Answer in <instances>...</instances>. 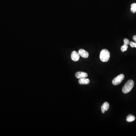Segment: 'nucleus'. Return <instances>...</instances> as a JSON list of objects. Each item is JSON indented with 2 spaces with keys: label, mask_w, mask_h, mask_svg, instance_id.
Listing matches in <instances>:
<instances>
[{
  "label": "nucleus",
  "mask_w": 136,
  "mask_h": 136,
  "mask_svg": "<svg viewBox=\"0 0 136 136\" xmlns=\"http://www.w3.org/2000/svg\"><path fill=\"white\" fill-rule=\"evenodd\" d=\"M100 59L102 62H107L109 61L110 57V53L107 49H103L100 52Z\"/></svg>",
  "instance_id": "obj_1"
},
{
  "label": "nucleus",
  "mask_w": 136,
  "mask_h": 136,
  "mask_svg": "<svg viewBox=\"0 0 136 136\" xmlns=\"http://www.w3.org/2000/svg\"><path fill=\"white\" fill-rule=\"evenodd\" d=\"M134 86V83L132 80H129L125 84L123 87L122 91L124 93H128L131 91Z\"/></svg>",
  "instance_id": "obj_2"
},
{
  "label": "nucleus",
  "mask_w": 136,
  "mask_h": 136,
  "mask_svg": "<svg viewBox=\"0 0 136 136\" xmlns=\"http://www.w3.org/2000/svg\"><path fill=\"white\" fill-rule=\"evenodd\" d=\"M124 78V75L123 74H120L116 76L112 81V84L115 86H117L121 83Z\"/></svg>",
  "instance_id": "obj_3"
},
{
  "label": "nucleus",
  "mask_w": 136,
  "mask_h": 136,
  "mask_svg": "<svg viewBox=\"0 0 136 136\" xmlns=\"http://www.w3.org/2000/svg\"><path fill=\"white\" fill-rule=\"evenodd\" d=\"M80 55L78 52L75 51H73L71 54V59L75 62L78 61L80 59Z\"/></svg>",
  "instance_id": "obj_4"
},
{
  "label": "nucleus",
  "mask_w": 136,
  "mask_h": 136,
  "mask_svg": "<svg viewBox=\"0 0 136 136\" xmlns=\"http://www.w3.org/2000/svg\"><path fill=\"white\" fill-rule=\"evenodd\" d=\"M75 76L76 78L80 79L82 78H86L88 76V74L84 72H79L76 73Z\"/></svg>",
  "instance_id": "obj_5"
},
{
  "label": "nucleus",
  "mask_w": 136,
  "mask_h": 136,
  "mask_svg": "<svg viewBox=\"0 0 136 136\" xmlns=\"http://www.w3.org/2000/svg\"><path fill=\"white\" fill-rule=\"evenodd\" d=\"M78 53L80 54V56L83 58H87L89 56V53L88 52L83 49H80L78 51Z\"/></svg>",
  "instance_id": "obj_6"
},
{
  "label": "nucleus",
  "mask_w": 136,
  "mask_h": 136,
  "mask_svg": "<svg viewBox=\"0 0 136 136\" xmlns=\"http://www.w3.org/2000/svg\"><path fill=\"white\" fill-rule=\"evenodd\" d=\"M109 108V104L108 102H105L101 107L102 113H104L105 111H107Z\"/></svg>",
  "instance_id": "obj_7"
},
{
  "label": "nucleus",
  "mask_w": 136,
  "mask_h": 136,
  "mask_svg": "<svg viewBox=\"0 0 136 136\" xmlns=\"http://www.w3.org/2000/svg\"><path fill=\"white\" fill-rule=\"evenodd\" d=\"M78 82L81 85H83V84L87 85V84H88L90 83V80L86 78H81L78 81Z\"/></svg>",
  "instance_id": "obj_8"
},
{
  "label": "nucleus",
  "mask_w": 136,
  "mask_h": 136,
  "mask_svg": "<svg viewBox=\"0 0 136 136\" xmlns=\"http://www.w3.org/2000/svg\"><path fill=\"white\" fill-rule=\"evenodd\" d=\"M135 116L132 115H129L127 116L126 120L128 122H132L135 120Z\"/></svg>",
  "instance_id": "obj_9"
},
{
  "label": "nucleus",
  "mask_w": 136,
  "mask_h": 136,
  "mask_svg": "<svg viewBox=\"0 0 136 136\" xmlns=\"http://www.w3.org/2000/svg\"><path fill=\"white\" fill-rule=\"evenodd\" d=\"M131 11L133 13H135L136 12V3H132L131 5Z\"/></svg>",
  "instance_id": "obj_10"
},
{
  "label": "nucleus",
  "mask_w": 136,
  "mask_h": 136,
  "mask_svg": "<svg viewBox=\"0 0 136 136\" xmlns=\"http://www.w3.org/2000/svg\"><path fill=\"white\" fill-rule=\"evenodd\" d=\"M128 48V45H126V44H124L123 45L121 46V51L122 52H124V51L127 50Z\"/></svg>",
  "instance_id": "obj_11"
},
{
  "label": "nucleus",
  "mask_w": 136,
  "mask_h": 136,
  "mask_svg": "<svg viewBox=\"0 0 136 136\" xmlns=\"http://www.w3.org/2000/svg\"><path fill=\"white\" fill-rule=\"evenodd\" d=\"M124 44H126V45H128L130 44V42L128 39L125 38L124 39Z\"/></svg>",
  "instance_id": "obj_12"
},
{
  "label": "nucleus",
  "mask_w": 136,
  "mask_h": 136,
  "mask_svg": "<svg viewBox=\"0 0 136 136\" xmlns=\"http://www.w3.org/2000/svg\"><path fill=\"white\" fill-rule=\"evenodd\" d=\"M130 45L132 48H136V43L131 41L130 42Z\"/></svg>",
  "instance_id": "obj_13"
},
{
  "label": "nucleus",
  "mask_w": 136,
  "mask_h": 136,
  "mask_svg": "<svg viewBox=\"0 0 136 136\" xmlns=\"http://www.w3.org/2000/svg\"><path fill=\"white\" fill-rule=\"evenodd\" d=\"M133 39L134 40V41L136 43V35L134 36L133 37Z\"/></svg>",
  "instance_id": "obj_14"
}]
</instances>
